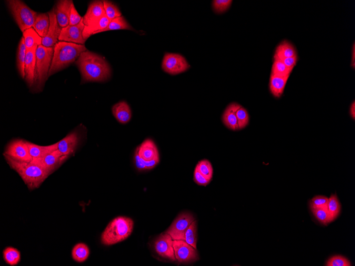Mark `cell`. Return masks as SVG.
Returning <instances> with one entry per match:
<instances>
[{"label": "cell", "instance_id": "obj_1", "mask_svg": "<svg viewBox=\"0 0 355 266\" xmlns=\"http://www.w3.org/2000/svg\"><path fill=\"white\" fill-rule=\"evenodd\" d=\"M75 65L81 74V82H105L111 77V68L102 57L87 50L82 52Z\"/></svg>", "mask_w": 355, "mask_h": 266}, {"label": "cell", "instance_id": "obj_2", "mask_svg": "<svg viewBox=\"0 0 355 266\" xmlns=\"http://www.w3.org/2000/svg\"><path fill=\"white\" fill-rule=\"evenodd\" d=\"M3 156L7 164L19 175L30 191L39 188L51 174L40 165L32 162H20L5 155Z\"/></svg>", "mask_w": 355, "mask_h": 266}, {"label": "cell", "instance_id": "obj_3", "mask_svg": "<svg viewBox=\"0 0 355 266\" xmlns=\"http://www.w3.org/2000/svg\"><path fill=\"white\" fill-rule=\"evenodd\" d=\"M87 50L85 45L59 41L54 47L49 78L76 62L81 53Z\"/></svg>", "mask_w": 355, "mask_h": 266}, {"label": "cell", "instance_id": "obj_4", "mask_svg": "<svg viewBox=\"0 0 355 266\" xmlns=\"http://www.w3.org/2000/svg\"><path fill=\"white\" fill-rule=\"evenodd\" d=\"M134 228L133 220L120 216L113 219L101 235V242L105 246H112L129 237Z\"/></svg>", "mask_w": 355, "mask_h": 266}, {"label": "cell", "instance_id": "obj_5", "mask_svg": "<svg viewBox=\"0 0 355 266\" xmlns=\"http://www.w3.org/2000/svg\"><path fill=\"white\" fill-rule=\"evenodd\" d=\"M54 48H47L41 45L36 51V64L35 85L33 92H42L45 83L49 78Z\"/></svg>", "mask_w": 355, "mask_h": 266}, {"label": "cell", "instance_id": "obj_6", "mask_svg": "<svg viewBox=\"0 0 355 266\" xmlns=\"http://www.w3.org/2000/svg\"><path fill=\"white\" fill-rule=\"evenodd\" d=\"M7 7L22 33L33 27L37 13L20 0L6 1Z\"/></svg>", "mask_w": 355, "mask_h": 266}, {"label": "cell", "instance_id": "obj_7", "mask_svg": "<svg viewBox=\"0 0 355 266\" xmlns=\"http://www.w3.org/2000/svg\"><path fill=\"white\" fill-rule=\"evenodd\" d=\"M190 67L185 57L176 53H166L162 64L163 71L171 75L184 72Z\"/></svg>", "mask_w": 355, "mask_h": 266}, {"label": "cell", "instance_id": "obj_8", "mask_svg": "<svg viewBox=\"0 0 355 266\" xmlns=\"http://www.w3.org/2000/svg\"><path fill=\"white\" fill-rule=\"evenodd\" d=\"M3 155L20 162H31L32 158L30 155L27 141L17 139L7 144Z\"/></svg>", "mask_w": 355, "mask_h": 266}, {"label": "cell", "instance_id": "obj_9", "mask_svg": "<svg viewBox=\"0 0 355 266\" xmlns=\"http://www.w3.org/2000/svg\"><path fill=\"white\" fill-rule=\"evenodd\" d=\"M194 220L195 218L191 214L186 212L181 214L173 222L167 233L173 240H184L185 233Z\"/></svg>", "mask_w": 355, "mask_h": 266}, {"label": "cell", "instance_id": "obj_10", "mask_svg": "<svg viewBox=\"0 0 355 266\" xmlns=\"http://www.w3.org/2000/svg\"><path fill=\"white\" fill-rule=\"evenodd\" d=\"M176 259L181 263H187L198 261L200 258L196 249L185 240H173Z\"/></svg>", "mask_w": 355, "mask_h": 266}, {"label": "cell", "instance_id": "obj_11", "mask_svg": "<svg viewBox=\"0 0 355 266\" xmlns=\"http://www.w3.org/2000/svg\"><path fill=\"white\" fill-rule=\"evenodd\" d=\"M69 158V157L63 155L57 149L46 156L40 159H34L31 162L40 165L52 174Z\"/></svg>", "mask_w": 355, "mask_h": 266}, {"label": "cell", "instance_id": "obj_12", "mask_svg": "<svg viewBox=\"0 0 355 266\" xmlns=\"http://www.w3.org/2000/svg\"><path fill=\"white\" fill-rule=\"evenodd\" d=\"M154 249L156 253L161 257L173 262L176 260L173 248V240L167 232L162 234L156 239Z\"/></svg>", "mask_w": 355, "mask_h": 266}, {"label": "cell", "instance_id": "obj_13", "mask_svg": "<svg viewBox=\"0 0 355 266\" xmlns=\"http://www.w3.org/2000/svg\"><path fill=\"white\" fill-rule=\"evenodd\" d=\"M48 13L50 17V27L47 35L42 39V45L47 48H54L59 42L62 28L58 24L55 7Z\"/></svg>", "mask_w": 355, "mask_h": 266}, {"label": "cell", "instance_id": "obj_14", "mask_svg": "<svg viewBox=\"0 0 355 266\" xmlns=\"http://www.w3.org/2000/svg\"><path fill=\"white\" fill-rule=\"evenodd\" d=\"M84 27L85 25L83 23L82 19L77 25L68 26L62 28L61 34L59 38V41L85 45L86 41L82 36Z\"/></svg>", "mask_w": 355, "mask_h": 266}, {"label": "cell", "instance_id": "obj_15", "mask_svg": "<svg viewBox=\"0 0 355 266\" xmlns=\"http://www.w3.org/2000/svg\"><path fill=\"white\" fill-rule=\"evenodd\" d=\"M80 139V136L78 133L75 131L72 132L58 142V150L63 155L70 157L76 151Z\"/></svg>", "mask_w": 355, "mask_h": 266}, {"label": "cell", "instance_id": "obj_16", "mask_svg": "<svg viewBox=\"0 0 355 266\" xmlns=\"http://www.w3.org/2000/svg\"><path fill=\"white\" fill-rule=\"evenodd\" d=\"M38 46H35L31 50L27 51L25 65V80L30 88L32 90L35 85L36 70V51Z\"/></svg>", "mask_w": 355, "mask_h": 266}, {"label": "cell", "instance_id": "obj_17", "mask_svg": "<svg viewBox=\"0 0 355 266\" xmlns=\"http://www.w3.org/2000/svg\"><path fill=\"white\" fill-rule=\"evenodd\" d=\"M105 15L103 1L90 2L85 16L82 17L85 26H89L99 21Z\"/></svg>", "mask_w": 355, "mask_h": 266}, {"label": "cell", "instance_id": "obj_18", "mask_svg": "<svg viewBox=\"0 0 355 266\" xmlns=\"http://www.w3.org/2000/svg\"><path fill=\"white\" fill-rule=\"evenodd\" d=\"M71 0H60L55 6L57 21L60 27L64 28L69 26L71 6Z\"/></svg>", "mask_w": 355, "mask_h": 266}, {"label": "cell", "instance_id": "obj_19", "mask_svg": "<svg viewBox=\"0 0 355 266\" xmlns=\"http://www.w3.org/2000/svg\"><path fill=\"white\" fill-rule=\"evenodd\" d=\"M136 150L138 151L140 158L145 161H150L160 158L155 143L150 139L143 141Z\"/></svg>", "mask_w": 355, "mask_h": 266}, {"label": "cell", "instance_id": "obj_20", "mask_svg": "<svg viewBox=\"0 0 355 266\" xmlns=\"http://www.w3.org/2000/svg\"><path fill=\"white\" fill-rule=\"evenodd\" d=\"M240 107L241 106L238 104L233 103L226 108L223 113L222 116L223 123L230 130L233 131L239 130L236 112Z\"/></svg>", "mask_w": 355, "mask_h": 266}, {"label": "cell", "instance_id": "obj_21", "mask_svg": "<svg viewBox=\"0 0 355 266\" xmlns=\"http://www.w3.org/2000/svg\"><path fill=\"white\" fill-rule=\"evenodd\" d=\"M112 112L113 116L120 124H126L132 119V113L130 106L125 101H121L113 105Z\"/></svg>", "mask_w": 355, "mask_h": 266}, {"label": "cell", "instance_id": "obj_22", "mask_svg": "<svg viewBox=\"0 0 355 266\" xmlns=\"http://www.w3.org/2000/svg\"><path fill=\"white\" fill-rule=\"evenodd\" d=\"M27 143L32 160L41 158L58 149V142L49 146H40L27 141Z\"/></svg>", "mask_w": 355, "mask_h": 266}, {"label": "cell", "instance_id": "obj_23", "mask_svg": "<svg viewBox=\"0 0 355 266\" xmlns=\"http://www.w3.org/2000/svg\"><path fill=\"white\" fill-rule=\"evenodd\" d=\"M289 77H283L271 74L270 89L271 93L276 98H280L283 94L287 81Z\"/></svg>", "mask_w": 355, "mask_h": 266}, {"label": "cell", "instance_id": "obj_24", "mask_svg": "<svg viewBox=\"0 0 355 266\" xmlns=\"http://www.w3.org/2000/svg\"><path fill=\"white\" fill-rule=\"evenodd\" d=\"M111 20L107 17L106 14L99 21L89 26H85L83 30L82 36L85 41L90 36L99 33L101 30L106 28L110 24Z\"/></svg>", "mask_w": 355, "mask_h": 266}, {"label": "cell", "instance_id": "obj_25", "mask_svg": "<svg viewBox=\"0 0 355 266\" xmlns=\"http://www.w3.org/2000/svg\"><path fill=\"white\" fill-rule=\"evenodd\" d=\"M49 27L50 17L48 13L38 14L33 28L42 39L47 35Z\"/></svg>", "mask_w": 355, "mask_h": 266}, {"label": "cell", "instance_id": "obj_26", "mask_svg": "<svg viewBox=\"0 0 355 266\" xmlns=\"http://www.w3.org/2000/svg\"><path fill=\"white\" fill-rule=\"evenodd\" d=\"M22 33H23L27 51L32 49L35 46L39 47L42 45V38L37 34L33 27L26 30Z\"/></svg>", "mask_w": 355, "mask_h": 266}, {"label": "cell", "instance_id": "obj_27", "mask_svg": "<svg viewBox=\"0 0 355 266\" xmlns=\"http://www.w3.org/2000/svg\"><path fill=\"white\" fill-rule=\"evenodd\" d=\"M26 55L27 49L25 46L24 38L22 37L19 42L18 49L17 66L20 77L21 78L24 79L25 77V65Z\"/></svg>", "mask_w": 355, "mask_h": 266}, {"label": "cell", "instance_id": "obj_28", "mask_svg": "<svg viewBox=\"0 0 355 266\" xmlns=\"http://www.w3.org/2000/svg\"><path fill=\"white\" fill-rule=\"evenodd\" d=\"M295 56L296 52L293 45L288 42L284 41L277 48L274 58L282 60Z\"/></svg>", "mask_w": 355, "mask_h": 266}, {"label": "cell", "instance_id": "obj_29", "mask_svg": "<svg viewBox=\"0 0 355 266\" xmlns=\"http://www.w3.org/2000/svg\"><path fill=\"white\" fill-rule=\"evenodd\" d=\"M89 253L88 246L85 243H79L73 248L71 255L75 262L81 263L88 259Z\"/></svg>", "mask_w": 355, "mask_h": 266}, {"label": "cell", "instance_id": "obj_30", "mask_svg": "<svg viewBox=\"0 0 355 266\" xmlns=\"http://www.w3.org/2000/svg\"><path fill=\"white\" fill-rule=\"evenodd\" d=\"M3 259L6 264L11 266H17L21 261L19 251L13 247H7L3 252Z\"/></svg>", "mask_w": 355, "mask_h": 266}, {"label": "cell", "instance_id": "obj_31", "mask_svg": "<svg viewBox=\"0 0 355 266\" xmlns=\"http://www.w3.org/2000/svg\"><path fill=\"white\" fill-rule=\"evenodd\" d=\"M116 30H134V31L135 30L125 18L122 16L111 20L108 27L101 30L99 33Z\"/></svg>", "mask_w": 355, "mask_h": 266}, {"label": "cell", "instance_id": "obj_32", "mask_svg": "<svg viewBox=\"0 0 355 266\" xmlns=\"http://www.w3.org/2000/svg\"><path fill=\"white\" fill-rule=\"evenodd\" d=\"M341 204H340L336 195H331L329 199L327 205V210L331 222L333 221L338 216L340 211H341Z\"/></svg>", "mask_w": 355, "mask_h": 266}, {"label": "cell", "instance_id": "obj_33", "mask_svg": "<svg viewBox=\"0 0 355 266\" xmlns=\"http://www.w3.org/2000/svg\"><path fill=\"white\" fill-rule=\"evenodd\" d=\"M135 165L140 171L152 169L160 162V158H157L150 161L143 160L139 155L138 151L135 150Z\"/></svg>", "mask_w": 355, "mask_h": 266}, {"label": "cell", "instance_id": "obj_34", "mask_svg": "<svg viewBox=\"0 0 355 266\" xmlns=\"http://www.w3.org/2000/svg\"><path fill=\"white\" fill-rule=\"evenodd\" d=\"M292 70L287 67L282 60L275 59L273 67H272L271 74L283 76V77H286V76L289 77Z\"/></svg>", "mask_w": 355, "mask_h": 266}, {"label": "cell", "instance_id": "obj_35", "mask_svg": "<svg viewBox=\"0 0 355 266\" xmlns=\"http://www.w3.org/2000/svg\"><path fill=\"white\" fill-rule=\"evenodd\" d=\"M197 223L194 220L186 231L184 240L188 244L196 249V248H197Z\"/></svg>", "mask_w": 355, "mask_h": 266}, {"label": "cell", "instance_id": "obj_36", "mask_svg": "<svg viewBox=\"0 0 355 266\" xmlns=\"http://www.w3.org/2000/svg\"><path fill=\"white\" fill-rule=\"evenodd\" d=\"M103 3L105 14L111 21L123 16L122 12L115 3L107 0L103 1Z\"/></svg>", "mask_w": 355, "mask_h": 266}, {"label": "cell", "instance_id": "obj_37", "mask_svg": "<svg viewBox=\"0 0 355 266\" xmlns=\"http://www.w3.org/2000/svg\"><path fill=\"white\" fill-rule=\"evenodd\" d=\"M199 171L208 179L211 180L213 177V170L212 164L207 160L204 159L199 162L197 166Z\"/></svg>", "mask_w": 355, "mask_h": 266}, {"label": "cell", "instance_id": "obj_38", "mask_svg": "<svg viewBox=\"0 0 355 266\" xmlns=\"http://www.w3.org/2000/svg\"><path fill=\"white\" fill-rule=\"evenodd\" d=\"M314 215L323 225H327L331 223V220L327 208L312 209Z\"/></svg>", "mask_w": 355, "mask_h": 266}, {"label": "cell", "instance_id": "obj_39", "mask_svg": "<svg viewBox=\"0 0 355 266\" xmlns=\"http://www.w3.org/2000/svg\"><path fill=\"white\" fill-rule=\"evenodd\" d=\"M236 116L239 130L243 129L248 125L249 118L247 110L241 106L237 111Z\"/></svg>", "mask_w": 355, "mask_h": 266}, {"label": "cell", "instance_id": "obj_40", "mask_svg": "<svg viewBox=\"0 0 355 266\" xmlns=\"http://www.w3.org/2000/svg\"><path fill=\"white\" fill-rule=\"evenodd\" d=\"M231 0H214L213 7L217 13H222L227 10L232 3Z\"/></svg>", "mask_w": 355, "mask_h": 266}, {"label": "cell", "instance_id": "obj_41", "mask_svg": "<svg viewBox=\"0 0 355 266\" xmlns=\"http://www.w3.org/2000/svg\"><path fill=\"white\" fill-rule=\"evenodd\" d=\"M329 199L327 197L318 196L313 198L310 202L312 209L327 208Z\"/></svg>", "mask_w": 355, "mask_h": 266}, {"label": "cell", "instance_id": "obj_42", "mask_svg": "<svg viewBox=\"0 0 355 266\" xmlns=\"http://www.w3.org/2000/svg\"><path fill=\"white\" fill-rule=\"evenodd\" d=\"M327 266H351L350 262L345 257L336 256L330 258L327 263Z\"/></svg>", "mask_w": 355, "mask_h": 266}, {"label": "cell", "instance_id": "obj_43", "mask_svg": "<svg viewBox=\"0 0 355 266\" xmlns=\"http://www.w3.org/2000/svg\"><path fill=\"white\" fill-rule=\"evenodd\" d=\"M194 180L196 184L199 186H206L211 180L208 179L199 171L197 167H196L194 171Z\"/></svg>", "mask_w": 355, "mask_h": 266}, {"label": "cell", "instance_id": "obj_44", "mask_svg": "<svg viewBox=\"0 0 355 266\" xmlns=\"http://www.w3.org/2000/svg\"><path fill=\"white\" fill-rule=\"evenodd\" d=\"M82 19V17L80 16V14L77 12L76 9L73 3L71 6L70 17V25L69 26H75L80 23Z\"/></svg>", "mask_w": 355, "mask_h": 266}, {"label": "cell", "instance_id": "obj_45", "mask_svg": "<svg viewBox=\"0 0 355 266\" xmlns=\"http://www.w3.org/2000/svg\"><path fill=\"white\" fill-rule=\"evenodd\" d=\"M284 64L288 67L293 69L296 66L297 61V55L290 58H287L282 60Z\"/></svg>", "mask_w": 355, "mask_h": 266}, {"label": "cell", "instance_id": "obj_46", "mask_svg": "<svg viewBox=\"0 0 355 266\" xmlns=\"http://www.w3.org/2000/svg\"><path fill=\"white\" fill-rule=\"evenodd\" d=\"M350 114L351 117L354 120L355 119V101L353 102L352 104L351 105V109H350Z\"/></svg>", "mask_w": 355, "mask_h": 266}, {"label": "cell", "instance_id": "obj_47", "mask_svg": "<svg viewBox=\"0 0 355 266\" xmlns=\"http://www.w3.org/2000/svg\"><path fill=\"white\" fill-rule=\"evenodd\" d=\"M355 44L353 45V59H352V66L353 67L354 69H355Z\"/></svg>", "mask_w": 355, "mask_h": 266}]
</instances>
